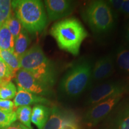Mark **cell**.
<instances>
[{
	"label": "cell",
	"mask_w": 129,
	"mask_h": 129,
	"mask_svg": "<svg viewBox=\"0 0 129 129\" xmlns=\"http://www.w3.org/2000/svg\"><path fill=\"white\" fill-rule=\"evenodd\" d=\"M5 25H6L10 33L12 34L14 40L16 37L18 36V35L20 34L22 28H23L20 22L17 19V17H16L13 13L12 14L10 18L6 21Z\"/></svg>",
	"instance_id": "7402d4cb"
},
{
	"label": "cell",
	"mask_w": 129,
	"mask_h": 129,
	"mask_svg": "<svg viewBox=\"0 0 129 129\" xmlns=\"http://www.w3.org/2000/svg\"><path fill=\"white\" fill-rule=\"evenodd\" d=\"M14 44L13 37L4 24L0 27V49L13 52Z\"/></svg>",
	"instance_id": "e0dca14e"
},
{
	"label": "cell",
	"mask_w": 129,
	"mask_h": 129,
	"mask_svg": "<svg viewBox=\"0 0 129 129\" xmlns=\"http://www.w3.org/2000/svg\"><path fill=\"white\" fill-rule=\"evenodd\" d=\"M106 2L109 5L114 17L117 20L119 15L121 13V8L123 0H109L106 1Z\"/></svg>",
	"instance_id": "484cf974"
},
{
	"label": "cell",
	"mask_w": 129,
	"mask_h": 129,
	"mask_svg": "<svg viewBox=\"0 0 129 129\" xmlns=\"http://www.w3.org/2000/svg\"><path fill=\"white\" fill-rule=\"evenodd\" d=\"M30 41L28 32L23 28L18 36L14 40L13 53L17 57L20 58L28 50Z\"/></svg>",
	"instance_id": "2e32d148"
},
{
	"label": "cell",
	"mask_w": 129,
	"mask_h": 129,
	"mask_svg": "<svg viewBox=\"0 0 129 129\" xmlns=\"http://www.w3.org/2000/svg\"><path fill=\"white\" fill-rule=\"evenodd\" d=\"M17 87L41 96H51L54 94L51 88L37 80L30 72L20 69L15 76Z\"/></svg>",
	"instance_id": "ba28073f"
},
{
	"label": "cell",
	"mask_w": 129,
	"mask_h": 129,
	"mask_svg": "<svg viewBox=\"0 0 129 129\" xmlns=\"http://www.w3.org/2000/svg\"><path fill=\"white\" fill-rule=\"evenodd\" d=\"M21 68L25 69L37 80L52 88L57 81V69L54 63L44 54L41 47L35 45L19 58Z\"/></svg>",
	"instance_id": "3957f363"
},
{
	"label": "cell",
	"mask_w": 129,
	"mask_h": 129,
	"mask_svg": "<svg viewBox=\"0 0 129 129\" xmlns=\"http://www.w3.org/2000/svg\"><path fill=\"white\" fill-rule=\"evenodd\" d=\"M14 104L13 102L10 100H4L0 99V110L7 112L13 111Z\"/></svg>",
	"instance_id": "4316f807"
},
{
	"label": "cell",
	"mask_w": 129,
	"mask_h": 129,
	"mask_svg": "<svg viewBox=\"0 0 129 129\" xmlns=\"http://www.w3.org/2000/svg\"><path fill=\"white\" fill-rule=\"evenodd\" d=\"M124 38L127 48H129V22L125 27L124 32Z\"/></svg>",
	"instance_id": "f546056e"
},
{
	"label": "cell",
	"mask_w": 129,
	"mask_h": 129,
	"mask_svg": "<svg viewBox=\"0 0 129 129\" xmlns=\"http://www.w3.org/2000/svg\"><path fill=\"white\" fill-rule=\"evenodd\" d=\"M50 104V101L44 97L33 94L21 88H17V93L14 100L15 107L29 106L32 104H40L44 105Z\"/></svg>",
	"instance_id": "7c38bea8"
},
{
	"label": "cell",
	"mask_w": 129,
	"mask_h": 129,
	"mask_svg": "<svg viewBox=\"0 0 129 129\" xmlns=\"http://www.w3.org/2000/svg\"><path fill=\"white\" fill-rule=\"evenodd\" d=\"M81 15L96 35L107 34L115 27L116 19L106 1H90L83 8Z\"/></svg>",
	"instance_id": "5b68a950"
},
{
	"label": "cell",
	"mask_w": 129,
	"mask_h": 129,
	"mask_svg": "<svg viewBox=\"0 0 129 129\" xmlns=\"http://www.w3.org/2000/svg\"><path fill=\"white\" fill-rule=\"evenodd\" d=\"M16 112H7L0 110V129H6L17 120Z\"/></svg>",
	"instance_id": "603a6c76"
},
{
	"label": "cell",
	"mask_w": 129,
	"mask_h": 129,
	"mask_svg": "<svg viewBox=\"0 0 129 129\" xmlns=\"http://www.w3.org/2000/svg\"><path fill=\"white\" fill-rule=\"evenodd\" d=\"M123 96L124 95L112 96L93 105V107L85 113L84 122L90 126L97 125L110 114Z\"/></svg>",
	"instance_id": "52a82bcc"
},
{
	"label": "cell",
	"mask_w": 129,
	"mask_h": 129,
	"mask_svg": "<svg viewBox=\"0 0 129 129\" xmlns=\"http://www.w3.org/2000/svg\"><path fill=\"white\" fill-rule=\"evenodd\" d=\"M0 58L6 63L14 75L21 69L19 58L17 57L13 52L0 49Z\"/></svg>",
	"instance_id": "ac0fdd59"
},
{
	"label": "cell",
	"mask_w": 129,
	"mask_h": 129,
	"mask_svg": "<svg viewBox=\"0 0 129 129\" xmlns=\"http://www.w3.org/2000/svg\"><path fill=\"white\" fill-rule=\"evenodd\" d=\"M115 63L118 69L123 73L129 75V48L120 46L114 54Z\"/></svg>",
	"instance_id": "9a60e30c"
},
{
	"label": "cell",
	"mask_w": 129,
	"mask_h": 129,
	"mask_svg": "<svg viewBox=\"0 0 129 129\" xmlns=\"http://www.w3.org/2000/svg\"><path fill=\"white\" fill-rule=\"evenodd\" d=\"M17 119H18L21 124L32 129L31 125L32 108L30 106H19L16 111Z\"/></svg>",
	"instance_id": "d6986e66"
},
{
	"label": "cell",
	"mask_w": 129,
	"mask_h": 129,
	"mask_svg": "<svg viewBox=\"0 0 129 129\" xmlns=\"http://www.w3.org/2000/svg\"><path fill=\"white\" fill-rule=\"evenodd\" d=\"M115 64L113 53H109L98 59L93 64L91 83L102 81L110 77L114 72Z\"/></svg>",
	"instance_id": "30bf717a"
},
{
	"label": "cell",
	"mask_w": 129,
	"mask_h": 129,
	"mask_svg": "<svg viewBox=\"0 0 129 129\" xmlns=\"http://www.w3.org/2000/svg\"><path fill=\"white\" fill-rule=\"evenodd\" d=\"M50 34L60 49L74 56L80 54L81 46L88 35L83 24L75 17L56 22L51 28Z\"/></svg>",
	"instance_id": "7a4b0ae2"
},
{
	"label": "cell",
	"mask_w": 129,
	"mask_h": 129,
	"mask_svg": "<svg viewBox=\"0 0 129 129\" xmlns=\"http://www.w3.org/2000/svg\"><path fill=\"white\" fill-rule=\"evenodd\" d=\"M129 92V81H109L96 85L90 90L86 98L87 105H94L103 100Z\"/></svg>",
	"instance_id": "8992f818"
},
{
	"label": "cell",
	"mask_w": 129,
	"mask_h": 129,
	"mask_svg": "<svg viewBox=\"0 0 129 129\" xmlns=\"http://www.w3.org/2000/svg\"><path fill=\"white\" fill-rule=\"evenodd\" d=\"M60 129H80L78 120L73 113L71 112L63 120Z\"/></svg>",
	"instance_id": "d4e9b609"
},
{
	"label": "cell",
	"mask_w": 129,
	"mask_h": 129,
	"mask_svg": "<svg viewBox=\"0 0 129 129\" xmlns=\"http://www.w3.org/2000/svg\"><path fill=\"white\" fill-rule=\"evenodd\" d=\"M93 60L83 57L74 63L64 72L59 82L58 94L63 99H75L91 85Z\"/></svg>",
	"instance_id": "6da1fadb"
},
{
	"label": "cell",
	"mask_w": 129,
	"mask_h": 129,
	"mask_svg": "<svg viewBox=\"0 0 129 129\" xmlns=\"http://www.w3.org/2000/svg\"><path fill=\"white\" fill-rule=\"evenodd\" d=\"M17 93V88L12 81L0 82V99H13Z\"/></svg>",
	"instance_id": "ffe728a7"
},
{
	"label": "cell",
	"mask_w": 129,
	"mask_h": 129,
	"mask_svg": "<svg viewBox=\"0 0 129 129\" xmlns=\"http://www.w3.org/2000/svg\"><path fill=\"white\" fill-rule=\"evenodd\" d=\"M70 113L57 106H53L49 118L43 129H60L63 121Z\"/></svg>",
	"instance_id": "4fadbf2b"
},
{
	"label": "cell",
	"mask_w": 129,
	"mask_h": 129,
	"mask_svg": "<svg viewBox=\"0 0 129 129\" xmlns=\"http://www.w3.org/2000/svg\"><path fill=\"white\" fill-rule=\"evenodd\" d=\"M12 13V1L0 0V27L5 24Z\"/></svg>",
	"instance_id": "44dd1931"
},
{
	"label": "cell",
	"mask_w": 129,
	"mask_h": 129,
	"mask_svg": "<svg viewBox=\"0 0 129 129\" xmlns=\"http://www.w3.org/2000/svg\"><path fill=\"white\" fill-rule=\"evenodd\" d=\"M16 75L13 73L6 63L0 58V82L10 81Z\"/></svg>",
	"instance_id": "cb8c5ba5"
},
{
	"label": "cell",
	"mask_w": 129,
	"mask_h": 129,
	"mask_svg": "<svg viewBox=\"0 0 129 129\" xmlns=\"http://www.w3.org/2000/svg\"><path fill=\"white\" fill-rule=\"evenodd\" d=\"M51 113V109L44 105H36L32 109L31 122L38 129H43Z\"/></svg>",
	"instance_id": "5bb4252c"
},
{
	"label": "cell",
	"mask_w": 129,
	"mask_h": 129,
	"mask_svg": "<svg viewBox=\"0 0 129 129\" xmlns=\"http://www.w3.org/2000/svg\"><path fill=\"white\" fill-rule=\"evenodd\" d=\"M45 8L48 19L55 21L71 15L75 9V4L69 0H46Z\"/></svg>",
	"instance_id": "9c48e42d"
},
{
	"label": "cell",
	"mask_w": 129,
	"mask_h": 129,
	"mask_svg": "<svg viewBox=\"0 0 129 129\" xmlns=\"http://www.w3.org/2000/svg\"><path fill=\"white\" fill-rule=\"evenodd\" d=\"M108 122L106 129H129V99L120 104L115 115Z\"/></svg>",
	"instance_id": "8fae6325"
},
{
	"label": "cell",
	"mask_w": 129,
	"mask_h": 129,
	"mask_svg": "<svg viewBox=\"0 0 129 129\" xmlns=\"http://www.w3.org/2000/svg\"><path fill=\"white\" fill-rule=\"evenodd\" d=\"M12 10L28 33L38 34L44 29L47 16L44 4L39 0H15L12 1Z\"/></svg>",
	"instance_id": "277c9868"
},
{
	"label": "cell",
	"mask_w": 129,
	"mask_h": 129,
	"mask_svg": "<svg viewBox=\"0 0 129 129\" xmlns=\"http://www.w3.org/2000/svg\"><path fill=\"white\" fill-rule=\"evenodd\" d=\"M6 129H29L28 127H26L25 125L21 124L20 122H15L13 124H12L10 126H9L8 128Z\"/></svg>",
	"instance_id": "f1b7e54d"
},
{
	"label": "cell",
	"mask_w": 129,
	"mask_h": 129,
	"mask_svg": "<svg viewBox=\"0 0 129 129\" xmlns=\"http://www.w3.org/2000/svg\"><path fill=\"white\" fill-rule=\"evenodd\" d=\"M121 13L129 18V0H123L122 4Z\"/></svg>",
	"instance_id": "83f0119b"
}]
</instances>
